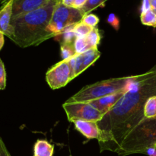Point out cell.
Listing matches in <instances>:
<instances>
[{"label": "cell", "instance_id": "cell-2", "mask_svg": "<svg viewBox=\"0 0 156 156\" xmlns=\"http://www.w3.org/2000/svg\"><path fill=\"white\" fill-rule=\"evenodd\" d=\"M61 0H49L44 5L24 15L12 18L13 42L22 48L39 45L53 37L47 30L56 4Z\"/></svg>", "mask_w": 156, "mask_h": 156}, {"label": "cell", "instance_id": "cell-15", "mask_svg": "<svg viewBox=\"0 0 156 156\" xmlns=\"http://www.w3.org/2000/svg\"><path fill=\"white\" fill-rule=\"evenodd\" d=\"M144 116L146 118L156 117V95L149 98L144 106Z\"/></svg>", "mask_w": 156, "mask_h": 156}, {"label": "cell", "instance_id": "cell-19", "mask_svg": "<svg viewBox=\"0 0 156 156\" xmlns=\"http://www.w3.org/2000/svg\"><path fill=\"white\" fill-rule=\"evenodd\" d=\"M92 27H89L82 21L76 23L74 27V32L76 35V37H86L87 35L91 31Z\"/></svg>", "mask_w": 156, "mask_h": 156}, {"label": "cell", "instance_id": "cell-18", "mask_svg": "<svg viewBox=\"0 0 156 156\" xmlns=\"http://www.w3.org/2000/svg\"><path fill=\"white\" fill-rule=\"evenodd\" d=\"M86 40L91 48H98V45L101 41V34L98 29L97 27L93 28L91 31L87 35Z\"/></svg>", "mask_w": 156, "mask_h": 156}, {"label": "cell", "instance_id": "cell-29", "mask_svg": "<svg viewBox=\"0 0 156 156\" xmlns=\"http://www.w3.org/2000/svg\"><path fill=\"white\" fill-rule=\"evenodd\" d=\"M75 0H62V4L65 5L66 6H69V7H73V3H74Z\"/></svg>", "mask_w": 156, "mask_h": 156}, {"label": "cell", "instance_id": "cell-27", "mask_svg": "<svg viewBox=\"0 0 156 156\" xmlns=\"http://www.w3.org/2000/svg\"><path fill=\"white\" fill-rule=\"evenodd\" d=\"M87 1H88V0H75L73 7L77 9H82L84 6V5L86 3Z\"/></svg>", "mask_w": 156, "mask_h": 156}, {"label": "cell", "instance_id": "cell-22", "mask_svg": "<svg viewBox=\"0 0 156 156\" xmlns=\"http://www.w3.org/2000/svg\"><path fill=\"white\" fill-rule=\"evenodd\" d=\"M81 21L85 23V24L88 25L89 27H92V28H94V27H96L97 24H98L99 18L97 16V15L90 13V14H88V15H85Z\"/></svg>", "mask_w": 156, "mask_h": 156}, {"label": "cell", "instance_id": "cell-30", "mask_svg": "<svg viewBox=\"0 0 156 156\" xmlns=\"http://www.w3.org/2000/svg\"><path fill=\"white\" fill-rule=\"evenodd\" d=\"M4 37H5L4 34H3L2 32L0 31V50H1V49L2 48L3 45H4V42H5Z\"/></svg>", "mask_w": 156, "mask_h": 156}, {"label": "cell", "instance_id": "cell-28", "mask_svg": "<svg viewBox=\"0 0 156 156\" xmlns=\"http://www.w3.org/2000/svg\"><path fill=\"white\" fill-rule=\"evenodd\" d=\"M145 154L149 156H156V149L155 148H149L146 150Z\"/></svg>", "mask_w": 156, "mask_h": 156}, {"label": "cell", "instance_id": "cell-31", "mask_svg": "<svg viewBox=\"0 0 156 156\" xmlns=\"http://www.w3.org/2000/svg\"><path fill=\"white\" fill-rule=\"evenodd\" d=\"M151 9L156 14V0H150Z\"/></svg>", "mask_w": 156, "mask_h": 156}, {"label": "cell", "instance_id": "cell-4", "mask_svg": "<svg viewBox=\"0 0 156 156\" xmlns=\"http://www.w3.org/2000/svg\"><path fill=\"white\" fill-rule=\"evenodd\" d=\"M134 76L117 78L101 81L86 85L70 98L67 102H89L95 99L124 90Z\"/></svg>", "mask_w": 156, "mask_h": 156}, {"label": "cell", "instance_id": "cell-10", "mask_svg": "<svg viewBox=\"0 0 156 156\" xmlns=\"http://www.w3.org/2000/svg\"><path fill=\"white\" fill-rule=\"evenodd\" d=\"M49 0H13L12 18L36 10L44 5Z\"/></svg>", "mask_w": 156, "mask_h": 156}, {"label": "cell", "instance_id": "cell-20", "mask_svg": "<svg viewBox=\"0 0 156 156\" xmlns=\"http://www.w3.org/2000/svg\"><path fill=\"white\" fill-rule=\"evenodd\" d=\"M74 47L76 53L78 54H82L87 50L91 49V47L88 45L86 37H76L74 42Z\"/></svg>", "mask_w": 156, "mask_h": 156}, {"label": "cell", "instance_id": "cell-14", "mask_svg": "<svg viewBox=\"0 0 156 156\" xmlns=\"http://www.w3.org/2000/svg\"><path fill=\"white\" fill-rule=\"evenodd\" d=\"M82 70L83 72L87 68L92 65L101 56V53L98 48H91L82 53Z\"/></svg>", "mask_w": 156, "mask_h": 156}, {"label": "cell", "instance_id": "cell-23", "mask_svg": "<svg viewBox=\"0 0 156 156\" xmlns=\"http://www.w3.org/2000/svg\"><path fill=\"white\" fill-rule=\"evenodd\" d=\"M6 87V73L5 66L0 59V90H4Z\"/></svg>", "mask_w": 156, "mask_h": 156}, {"label": "cell", "instance_id": "cell-26", "mask_svg": "<svg viewBox=\"0 0 156 156\" xmlns=\"http://www.w3.org/2000/svg\"><path fill=\"white\" fill-rule=\"evenodd\" d=\"M149 10H152L151 9L150 0H143L141 7V14L146 13V12H149Z\"/></svg>", "mask_w": 156, "mask_h": 156}, {"label": "cell", "instance_id": "cell-21", "mask_svg": "<svg viewBox=\"0 0 156 156\" xmlns=\"http://www.w3.org/2000/svg\"><path fill=\"white\" fill-rule=\"evenodd\" d=\"M141 21L144 25L156 27V14L152 10L141 14Z\"/></svg>", "mask_w": 156, "mask_h": 156}, {"label": "cell", "instance_id": "cell-11", "mask_svg": "<svg viewBox=\"0 0 156 156\" xmlns=\"http://www.w3.org/2000/svg\"><path fill=\"white\" fill-rule=\"evenodd\" d=\"M12 5L13 0H9L0 9V31L2 32L5 36L11 39L13 34V29L11 25L12 18Z\"/></svg>", "mask_w": 156, "mask_h": 156}, {"label": "cell", "instance_id": "cell-24", "mask_svg": "<svg viewBox=\"0 0 156 156\" xmlns=\"http://www.w3.org/2000/svg\"><path fill=\"white\" fill-rule=\"evenodd\" d=\"M107 21L109 24H111L116 30H117L120 27V20L117 18V15L114 13H111L108 15L107 18Z\"/></svg>", "mask_w": 156, "mask_h": 156}, {"label": "cell", "instance_id": "cell-8", "mask_svg": "<svg viewBox=\"0 0 156 156\" xmlns=\"http://www.w3.org/2000/svg\"><path fill=\"white\" fill-rule=\"evenodd\" d=\"M76 129L87 139H95L101 142L103 137V132L99 128L97 122L88 120H76L73 122Z\"/></svg>", "mask_w": 156, "mask_h": 156}, {"label": "cell", "instance_id": "cell-3", "mask_svg": "<svg viewBox=\"0 0 156 156\" xmlns=\"http://www.w3.org/2000/svg\"><path fill=\"white\" fill-rule=\"evenodd\" d=\"M149 148L156 149V117H145L123 139L117 153L119 156L145 154Z\"/></svg>", "mask_w": 156, "mask_h": 156}, {"label": "cell", "instance_id": "cell-1", "mask_svg": "<svg viewBox=\"0 0 156 156\" xmlns=\"http://www.w3.org/2000/svg\"><path fill=\"white\" fill-rule=\"evenodd\" d=\"M126 91L115 106L98 122L103 132L99 142L101 152H117L126 136L145 118V104L149 98L156 95V67L130 84Z\"/></svg>", "mask_w": 156, "mask_h": 156}, {"label": "cell", "instance_id": "cell-12", "mask_svg": "<svg viewBox=\"0 0 156 156\" xmlns=\"http://www.w3.org/2000/svg\"><path fill=\"white\" fill-rule=\"evenodd\" d=\"M54 147L49 142L38 140L34 146V156H53Z\"/></svg>", "mask_w": 156, "mask_h": 156}, {"label": "cell", "instance_id": "cell-7", "mask_svg": "<svg viewBox=\"0 0 156 156\" xmlns=\"http://www.w3.org/2000/svg\"><path fill=\"white\" fill-rule=\"evenodd\" d=\"M46 80L52 89L66 86L73 80L69 60H61L50 69L46 74Z\"/></svg>", "mask_w": 156, "mask_h": 156}, {"label": "cell", "instance_id": "cell-17", "mask_svg": "<svg viewBox=\"0 0 156 156\" xmlns=\"http://www.w3.org/2000/svg\"><path fill=\"white\" fill-rule=\"evenodd\" d=\"M60 53L62 60H68L76 54L74 44H60Z\"/></svg>", "mask_w": 156, "mask_h": 156}, {"label": "cell", "instance_id": "cell-25", "mask_svg": "<svg viewBox=\"0 0 156 156\" xmlns=\"http://www.w3.org/2000/svg\"><path fill=\"white\" fill-rule=\"evenodd\" d=\"M0 156H12L8 151L7 148H6L4 142L2 140L0 137Z\"/></svg>", "mask_w": 156, "mask_h": 156}, {"label": "cell", "instance_id": "cell-13", "mask_svg": "<svg viewBox=\"0 0 156 156\" xmlns=\"http://www.w3.org/2000/svg\"><path fill=\"white\" fill-rule=\"evenodd\" d=\"M76 24L69 25L59 34V35L55 37L60 44H74L76 39V35L74 32V27Z\"/></svg>", "mask_w": 156, "mask_h": 156}, {"label": "cell", "instance_id": "cell-5", "mask_svg": "<svg viewBox=\"0 0 156 156\" xmlns=\"http://www.w3.org/2000/svg\"><path fill=\"white\" fill-rule=\"evenodd\" d=\"M84 15L80 9L69 7L62 4V0L56 4L47 30L53 37L59 35L67 26L82 21Z\"/></svg>", "mask_w": 156, "mask_h": 156}, {"label": "cell", "instance_id": "cell-32", "mask_svg": "<svg viewBox=\"0 0 156 156\" xmlns=\"http://www.w3.org/2000/svg\"><path fill=\"white\" fill-rule=\"evenodd\" d=\"M9 1V0H0V2L2 3V5H3V4H5V3L6 2H8Z\"/></svg>", "mask_w": 156, "mask_h": 156}, {"label": "cell", "instance_id": "cell-9", "mask_svg": "<svg viewBox=\"0 0 156 156\" xmlns=\"http://www.w3.org/2000/svg\"><path fill=\"white\" fill-rule=\"evenodd\" d=\"M126 91V88H125L124 90H122L118 92L100 98L98 99H95V100L87 102V103H89L91 106L94 107L95 109H97L98 111H100L102 114L105 115L115 106L116 104L123 97Z\"/></svg>", "mask_w": 156, "mask_h": 156}, {"label": "cell", "instance_id": "cell-16", "mask_svg": "<svg viewBox=\"0 0 156 156\" xmlns=\"http://www.w3.org/2000/svg\"><path fill=\"white\" fill-rule=\"evenodd\" d=\"M106 1L107 0H88L86 3L84 5L83 7L80 9V10L85 16V15L90 14L91 11L94 10L97 8L100 7V6H104Z\"/></svg>", "mask_w": 156, "mask_h": 156}, {"label": "cell", "instance_id": "cell-6", "mask_svg": "<svg viewBox=\"0 0 156 156\" xmlns=\"http://www.w3.org/2000/svg\"><path fill=\"white\" fill-rule=\"evenodd\" d=\"M69 121L73 123L76 120L99 122L104 117L100 111L87 102H67L62 105Z\"/></svg>", "mask_w": 156, "mask_h": 156}]
</instances>
